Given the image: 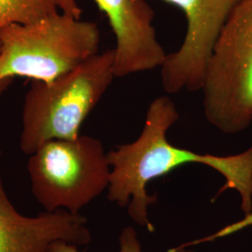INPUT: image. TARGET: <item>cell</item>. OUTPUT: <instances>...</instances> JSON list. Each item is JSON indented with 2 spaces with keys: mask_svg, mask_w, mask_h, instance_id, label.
Segmentation results:
<instances>
[{
  "mask_svg": "<svg viewBox=\"0 0 252 252\" xmlns=\"http://www.w3.org/2000/svg\"><path fill=\"white\" fill-rule=\"evenodd\" d=\"M201 92L210 126L227 135L252 124V0H242L220 31Z\"/></svg>",
  "mask_w": 252,
  "mask_h": 252,
  "instance_id": "277c9868",
  "label": "cell"
},
{
  "mask_svg": "<svg viewBox=\"0 0 252 252\" xmlns=\"http://www.w3.org/2000/svg\"><path fill=\"white\" fill-rule=\"evenodd\" d=\"M120 251L119 252H143L141 250V244L138 240L137 233L133 227H126L119 237ZM50 252H81L78 246L67 243L64 241H57L52 245ZM169 252H194L187 248L178 247Z\"/></svg>",
  "mask_w": 252,
  "mask_h": 252,
  "instance_id": "30bf717a",
  "label": "cell"
},
{
  "mask_svg": "<svg viewBox=\"0 0 252 252\" xmlns=\"http://www.w3.org/2000/svg\"><path fill=\"white\" fill-rule=\"evenodd\" d=\"M27 172L32 194L45 211L80 214L108 189L111 168L101 141L80 135L41 145L29 155Z\"/></svg>",
  "mask_w": 252,
  "mask_h": 252,
  "instance_id": "5b68a950",
  "label": "cell"
},
{
  "mask_svg": "<svg viewBox=\"0 0 252 252\" xmlns=\"http://www.w3.org/2000/svg\"><path fill=\"white\" fill-rule=\"evenodd\" d=\"M63 12L81 19L78 0H0V29L10 25H30Z\"/></svg>",
  "mask_w": 252,
  "mask_h": 252,
  "instance_id": "9c48e42d",
  "label": "cell"
},
{
  "mask_svg": "<svg viewBox=\"0 0 252 252\" xmlns=\"http://www.w3.org/2000/svg\"><path fill=\"white\" fill-rule=\"evenodd\" d=\"M181 9L186 33L180 48L168 54L161 66L166 94L202 88L207 60L220 31L242 0H162Z\"/></svg>",
  "mask_w": 252,
  "mask_h": 252,
  "instance_id": "8992f818",
  "label": "cell"
},
{
  "mask_svg": "<svg viewBox=\"0 0 252 252\" xmlns=\"http://www.w3.org/2000/svg\"><path fill=\"white\" fill-rule=\"evenodd\" d=\"M87 220L66 210L25 216L11 204L0 175V252H50L53 244L91 242Z\"/></svg>",
  "mask_w": 252,
  "mask_h": 252,
  "instance_id": "ba28073f",
  "label": "cell"
},
{
  "mask_svg": "<svg viewBox=\"0 0 252 252\" xmlns=\"http://www.w3.org/2000/svg\"><path fill=\"white\" fill-rule=\"evenodd\" d=\"M180 119L175 103L168 95H161L150 104L144 127L135 141L118 146L108 153L110 164L108 200L122 207L139 225L151 232L154 228L148 219V207L157 202V195H149L150 181L161 178L187 163L205 164L219 172L225 184L217 193L236 189L242 199L246 215L252 211V147L236 155L201 154L172 145L167 132Z\"/></svg>",
  "mask_w": 252,
  "mask_h": 252,
  "instance_id": "6da1fadb",
  "label": "cell"
},
{
  "mask_svg": "<svg viewBox=\"0 0 252 252\" xmlns=\"http://www.w3.org/2000/svg\"><path fill=\"white\" fill-rule=\"evenodd\" d=\"M114 49L95 54L52 81H31L22 109L20 149L31 155L54 139H76L116 78Z\"/></svg>",
  "mask_w": 252,
  "mask_h": 252,
  "instance_id": "7a4b0ae2",
  "label": "cell"
},
{
  "mask_svg": "<svg viewBox=\"0 0 252 252\" xmlns=\"http://www.w3.org/2000/svg\"><path fill=\"white\" fill-rule=\"evenodd\" d=\"M116 38L114 73L123 78L161 67L167 54L153 26L154 10L146 0H94Z\"/></svg>",
  "mask_w": 252,
  "mask_h": 252,
  "instance_id": "52a82bcc",
  "label": "cell"
},
{
  "mask_svg": "<svg viewBox=\"0 0 252 252\" xmlns=\"http://www.w3.org/2000/svg\"><path fill=\"white\" fill-rule=\"evenodd\" d=\"M98 26L59 12L0 29V94L13 77L52 81L98 54Z\"/></svg>",
  "mask_w": 252,
  "mask_h": 252,
  "instance_id": "3957f363",
  "label": "cell"
},
{
  "mask_svg": "<svg viewBox=\"0 0 252 252\" xmlns=\"http://www.w3.org/2000/svg\"><path fill=\"white\" fill-rule=\"evenodd\" d=\"M1 154H2V153H1V150H0V158H1Z\"/></svg>",
  "mask_w": 252,
  "mask_h": 252,
  "instance_id": "8fae6325",
  "label": "cell"
}]
</instances>
